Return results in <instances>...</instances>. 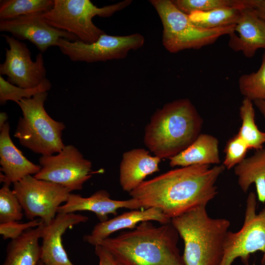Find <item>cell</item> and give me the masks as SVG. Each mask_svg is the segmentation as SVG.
I'll return each mask as SVG.
<instances>
[{
	"label": "cell",
	"instance_id": "obj_1",
	"mask_svg": "<svg viewBox=\"0 0 265 265\" xmlns=\"http://www.w3.org/2000/svg\"><path fill=\"white\" fill-rule=\"evenodd\" d=\"M225 169L222 164L180 167L144 181L129 194L142 208L158 209L171 220L206 207L218 194L215 184Z\"/></svg>",
	"mask_w": 265,
	"mask_h": 265
},
{
	"label": "cell",
	"instance_id": "obj_2",
	"mask_svg": "<svg viewBox=\"0 0 265 265\" xmlns=\"http://www.w3.org/2000/svg\"><path fill=\"white\" fill-rule=\"evenodd\" d=\"M179 236L171 222L157 226L144 221L99 245L124 265H185L178 247Z\"/></svg>",
	"mask_w": 265,
	"mask_h": 265
},
{
	"label": "cell",
	"instance_id": "obj_3",
	"mask_svg": "<svg viewBox=\"0 0 265 265\" xmlns=\"http://www.w3.org/2000/svg\"><path fill=\"white\" fill-rule=\"evenodd\" d=\"M203 124V119L189 99L175 100L153 113L145 127L143 141L154 156L169 159L196 139Z\"/></svg>",
	"mask_w": 265,
	"mask_h": 265
},
{
	"label": "cell",
	"instance_id": "obj_4",
	"mask_svg": "<svg viewBox=\"0 0 265 265\" xmlns=\"http://www.w3.org/2000/svg\"><path fill=\"white\" fill-rule=\"evenodd\" d=\"M184 243L185 265H220L230 226L225 218H212L206 207L191 210L171 219Z\"/></svg>",
	"mask_w": 265,
	"mask_h": 265
},
{
	"label": "cell",
	"instance_id": "obj_5",
	"mask_svg": "<svg viewBox=\"0 0 265 265\" xmlns=\"http://www.w3.org/2000/svg\"><path fill=\"white\" fill-rule=\"evenodd\" d=\"M48 94L38 93L17 103L23 117L19 118L14 134L21 145L42 156L57 153L65 146L62 139L65 125L52 119L44 108Z\"/></svg>",
	"mask_w": 265,
	"mask_h": 265
},
{
	"label": "cell",
	"instance_id": "obj_6",
	"mask_svg": "<svg viewBox=\"0 0 265 265\" xmlns=\"http://www.w3.org/2000/svg\"><path fill=\"white\" fill-rule=\"evenodd\" d=\"M149 1L157 12L162 25L163 46L170 53L200 49L234 31L235 25L212 29L200 27L191 21L188 15L176 8L171 0Z\"/></svg>",
	"mask_w": 265,
	"mask_h": 265
},
{
	"label": "cell",
	"instance_id": "obj_7",
	"mask_svg": "<svg viewBox=\"0 0 265 265\" xmlns=\"http://www.w3.org/2000/svg\"><path fill=\"white\" fill-rule=\"evenodd\" d=\"M132 1L125 0L98 7L89 0H54L53 7L44 14L51 26L77 37L86 44L93 43L105 32L93 23L96 16L109 17L129 6Z\"/></svg>",
	"mask_w": 265,
	"mask_h": 265
},
{
	"label": "cell",
	"instance_id": "obj_8",
	"mask_svg": "<svg viewBox=\"0 0 265 265\" xmlns=\"http://www.w3.org/2000/svg\"><path fill=\"white\" fill-rule=\"evenodd\" d=\"M12 190L26 217L32 220L39 217L46 225L54 219L58 208L67 201L71 193L62 186L31 175L13 184Z\"/></svg>",
	"mask_w": 265,
	"mask_h": 265
},
{
	"label": "cell",
	"instance_id": "obj_9",
	"mask_svg": "<svg viewBox=\"0 0 265 265\" xmlns=\"http://www.w3.org/2000/svg\"><path fill=\"white\" fill-rule=\"evenodd\" d=\"M257 199L253 192H249L243 225L238 232L228 231L220 265H232L238 258L243 264L248 265L251 254L257 251L265 254V205L257 213Z\"/></svg>",
	"mask_w": 265,
	"mask_h": 265
},
{
	"label": "cell",
	"instance_id": "obj_10",
	"mask_svg": "<svg viewBox=\"0 0 265 265\" xmlns=\"http://www.w3.org/2000/svg\"><path fill=\"white\" fill-rule=\"evenodd\" d=\"M144 42V37L140 33L112 36L105 33L91 44L61 38L57 46L73 61L92 63L124 58L130 51L141 48Z\"/></svg>",
	"mask_w": 265,
	"mask_h": 265
},
{
	"label": "cell",
	"instance_id": "obj_11",
	"mask_svg": "<svg viewBox=\"0 0 265 265\" xmlns=\"http://www.w3.org/2000/svg\"><path fill=\"white\" fill-rule=\"evenodd\" d=\"M39 162L41 168L33 176L35 178L59 184L71 191L81 189L92 177V162L72 145H65L56 155L41 156Z\"/></svg>",
	"mask_w": 265,
	"mask_h": 265
},
{
	"label": "cell",
	"instance_id": "obj_12",
	"mask_svg": "<svg viewBox=\"0 0 265 265\" xmlns=\"http://www.w3.org/2000/svg\"><path fill=\"white\" fill-rule=\"evenodd\" d=\"M9 45L5 48V59L0 65V75H6L10 83L24 88H33L47 78L43 53L32 60L26 45L13 36L2 35Z\"/></svg>",
	"mask_w": 265,
	"mask_h": 265
},
{
	"label": "cell",
	"instance_id": "obj_13",
	"mask_svg": "<svg viewBox=\"0 0 265 265\" xmlns=\"http://www.w3.org/2000/svg\"><path fill=\"white\" fill-rule=\"evenodd\" d=\"M44 14H33L11 20H0V31L10 32L19 40L29 41L42 53L51 46H57L61 38L72 41L79 40L75 35L51 26L46 21Z\"/></svg>",
	"mask_w": 265,
	"mask_h": 265
},
{
	"label": "cell",
	"instance_id": "obj_14",
	"mask_svg": "<svg viewBox=\"0 0 265 265\" xmlns=\"http://www.w3.org/2000/svg\"><path fill=\"white\" fill-rule=\"evenodd\" d=\"M88 219L86 216L74 212L57 213L49 225L43 223L41 232L40 261L45 265H74L63 247L62 236L68 228Z\"/></svg>",
	"mask_w": 265,
	"mask_h": 265
},
{
	"label": "cell",
	"instance_id": "obj_15",
	"mask_svg": "<svg viewBox=\"0 0 265 265\" xmlns=\"http://www.w3.org/2000/svg\"><path fill=\"white\" fill-rule=\"evenodd\" d=\"M239 16L234 31L229 35V47L252 58L260 49H265V21L252 7L239 0Z\"/></svg>",
	"mask_w": 265,
	"mask_h": 265
},
{
	"label": "cell",
	"instance_id": "obj_16",
	"mask_svg": "<svg viewBox=\"0 0 265 265\" xmlns=\"http://www.w3.org/2000/svg\"><path fill=\"white\" fill-rule=\"evenodd\" d=\"M121 208L138 210L142 208L139 202L135 199L131 198L124 200L112 199L107 191L101 189L88 197L70 193L65 204L58 208L57 213L89 211L94 212L100 221H104L108 219L109 214L117 215V210Z\"/></svg>",
	"mask_w": 265,
	"mask_h": 265
},
{
	"label": "cell",
	"instance_id": "obj_17",
	"mask_svg": "<svg viewBox=\"0 0 265 265\" xmlns=\"http://www.w3.org/2000/svg\"><path fill=\"white\" fill-rule=\"evenodd\" d=\"M10 126L6 122L0 129V180L3 184L10 186L20 181L25 177L35 175L41 169L23 154L15 145L10 137Z\"/></svg>",
	"mask_w": 265,
	"mask_h": 265
},
{
	"label": "cell",
	"instance_id": "obj_18",
	"mask_svg": "<svg viewBox=\"0 0 265 265\" xmlns=\"http://www.w3.org/2000/svg\"><path fill=\"white\" fill-rule=\"evenodd\" d=\"M151 221L161 224L171 222L170 219L157 208L132 210L111 219L100 221L94 227L90 234L84 236L83 240L95 246L116 231L125 229H133L141 222Z\"/></svg>",
	"mask_w": 265,
	"mask_h": 265
},
{
	"label": "cell",
	"instance_id": "obj_19",
	"mask_svg": "<svg viewBox=\"0 0 265 265\" xmlns=\"http://www.w3.org/2000/svg\"><path fill=\"white\" fill-rule=\"evenodd\" d=\"M161 159L151 156L143 148H135L123 154L119 167V183L122 189L130 193L145 178L159 171Z\"/></svg>",
	"mask_w": 265,
	"mask_h": 265
},
{
	"label": "cell",
	"instance_id": "obj_20",
	"mask_svg": "<svg viewBox=\"0 0 265 265\" xmlns=\"http://www.w3.org/2000/svg\"><path fill=\"white\" fill-rule=\"evenodd\" d=\"M219 141L215 136L200 133L186 149L169 159L171 167L195 165H218L220 162Z\"/></svg>",
	"mask_w": 265,
	"mask_h": 265
},
{
	"label": "cell",
	"instance_id": "obj_21",
	"mask_svg": "<svg viewBox=\"0 0 265 265\" xmlns=\"http://www.w3.org/2000/svg\"><path fill=\"white\" fill-rule=\"evenodd\" d=\"M43 225V222L12 239L7 246L6 258L2 265H38L41 257L39 239Z\"/></svg>",
	"mask_w": 265,
	"mask_h": 265
},
{
	"label": "cell",
	"instance_id": "obj_22",
	"mask_svg": "<svg viewBox=\"0 0 265 265\" xmlns=\"http://www.w3.org/2000/svg\"><path fill=\"white\" fill-rule=\"evenodd\" d=\"M238 184L243 192L246 193L255 184L258 200L265 203V148L256 150L251 157L245 158L234 167Z\"/></svg>",
	"mask_w": 265,
	"mask_h": 265
},
{
	"label": "cell",
	"instance_id": "obj_23",
	"mask_svg": "<svg viewBox=\"0 0 265 265\" xmlns=\"http://www.w3.org/2000/svg\"><path fill=\"white\" fill-rule=\"evenodd\" d=\"M253 102L244 98L239 108L241 125L237 134L250 149L255 150L263 148L265 143V132L261 131L255 120V112Z\"/></svg>",
	"mask_w": 265,
	"mask_h": 265
},
{
	"label": "cell",
	"instance_id": "obj_24",
	"mask_svg": "<svg viewBox=\"0 0 265 265\" xmlns=\"http://www.w3.org/2000/svg\"><path fill=\"white\" fill-rule=\"evenodd\" d=\"M239 13L238 7L226 6L207 11L193 12L188 16L196 26L203 28L212 29L235 25Z\"/></svg>",
	"mask_w": 265,
	"mask_h": 265
},
{
	"label": "cell",
	"instance_id": "obj_25",
	"mask_svg": "<svg viewBox=\"0 0 265 265\" xmlns=\"http://www.w3.org/2000/svg\"><path fill=\"white\" fill-rule=\"evenodd\" d=\"M54 0H2L0 19L8 20L36 13H46L53 7Z\"/></svg>",
	"mask_w": 265,
	"mask_h": 265
},
{
	"label": "cell",
	"instance_id": "obj_26",
	"mask_svg": "<svg viewBox=\"0 0 265 265\" xmlns=\"http://www.w3.org/2000/svg\"><path fill=\"white\" fill-rule=\"evenodd\" d=\"M238 82L239 90L244 98L252 102L265 101V51L259 69L255 72L241 75Z\"/></svg>",
	"mask_w": 265,
	"mask_h": 265
},
{
	"label": "cell",
	"instance_id": "obj_27",
	"mask_svg": "<svg viewBox=\"0 0 265 265\" xmlns=\"http://www.w3.org/2000/svg\"><path fill=\"white\" fill-rule=\"evenodd\" d=\"M51 87L49 80L45 79L39 85L33 88H24L9 82L0 76V104H5L7 101H13L17 104L23 99L32 98L35 94L47 92Z\"/></svg>",
	"mask_w": 265,
	"mask_h": 265
},
{
	"label": "cell",
	"instance_id": "obj_28",
	"mask_svg": "<svg viewBox=\"0 0 265 265\" xmlns=\"http://www.w3.org/2000/svg\"><path fill=\"white\" fill-rule=\"evenodd\" d=\"M9 185L3 184L0 189V223L21 220L23 208Z\"/></svg>",
	"mask_w": 265,
	"mask_h": 265
},
{
	"label": "cell",
	"instance_id": "obj_29",
	"mask_svg": "<svg viewBox=\"0 0 265 265\" xmlns=\"http://www.w3.org/2000/svg\"><path fill=\"white\" fill-rule=\"evenodd\" d=\"M183 13L189 15L196 11H207L226 6L237 7V0H171Z\"/></svg>",
	"mask_w": 265,
	"mask_h": 265
},
{
	"label": "cell",
	"instance_id": "obj_30",
	"mask_svg": "<svg viewBox=\"0 0 265 265\" xmlns=\"http://www.w3.org/2000/svg\"><path fill=\"white\" fill-rule=\"evenodd\" d=\"M249 149L247 144L237 133L226 143L224 150L225 157L222 164L228 170L234 168L245 158Z\"/></svg>",
	"mask_w": 265,
	"mask_h": 265
},
{
	"label": "cell",
	"instance_id": "obj_31",
	"mask_svg": "<svg viewBox=\"0 0 265 265\" xmlns=\"http://www.w3.org/2000/svg\"><path fill=\"white\" fill-rule=\"evenodd\" d=\"M43 222L41 219H34L26 223L11 221L0 223V234L3 239H14L20 237L26 230L37 227Z\"/></svg>",
	"mask_w": 265,
	"mask_h": 265
},
{
	"label": "cell",
	"instance_id": "obj_32",
	"mask_svg": "<svg viewBox=\"0 0 265 265\" xmlns=\"http://www.w3.org/2000/svg\"><path fill=\"white\" fill-rule=\"evenodd\" d=\"M95 253L99 259V265H124L101 245L95 246Z\"/></svg>",
	"mask_w": 265,
	"mask_h": 265
},
{
	"label": "cell",
	"instance_id": "obj_33",
	"mask_svg": "<svg viewBox=\"0 0 265 265\" xmlns=\"http://www.w3.org/2000/svg\"><path fill=\"white\" fill-rule=\"evenodd\" d=\"M241 2L253 8L259 17L265 21V0H241Z\"/></svg>",
	"mask_w": 265,
	"mask_h": 265
},
{
	"label": "cell",
	"instance_id": "obj_34",
	"mask_svg": "<svg viewBox=\"0 0 265 265\" xmlns=\"http://www.w3.org/2000/svg\"><path fill=\"white\" fill-rule=\"evenodd\" d=\"M253 102L264 118L265 129V101L262 100H256Z\"/></svg>",
	"mask_w": 265,
	"mask_h": 265
},
{
	"label": "cell",
	"instance_id": "obj_35",
	"mask_svg": "<svg viewBox=\"0 0 265 265\" xmlns=\"http://www.w3.org/2000/svg\"><path fill=\"white\" fill-rule=\"evenodd\" d=\"M8 116L5 112H0V129L7 122Z\"/></svg>",
	"mask_w": 265,
	"mask_h": 265
},
{
	"label": "cell",
	"instance_id": "obj_36",
	"mask_svg": "<svg viewBox=\"0 0 265 265\" xmlns=\"http://www.w3.org/2000/svg\"><path fill=\"white\" fill-rule=\"evenodd\" d=\"M261 264L262 265H265V254H263V257L261 260Z\"/></svg>",
	"mask_w": 265,
	"mask_h": 265
},
{
	"label": "cell",
	"instance_id": "obj_37",
	"mask_svg": "<svg viewBox=\"0 0 265 265\" xmlns=\"http://www.w3.org/2000/svg\"><path fill=\"white\" fill-rule=\"evenodd\" d=\"M38 265H45L40 260L38 262Z\"/></svg>",
	"mask_w": 265,
	"mask_h": 265
}]
</instances>
